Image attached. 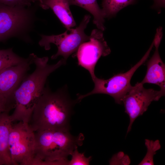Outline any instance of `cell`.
<instances>
[{
  "mask_svg": "<svg viewBox=\"0 0 165 165\" xmlns=\"http://www.w3.org/2000/svg\"><path fill=\"white\" fill-rule=\"evenodd\" d=\"M32 59L35 65V70L24 78L14 93V110L11 115L13 122L29 123L48 77L66 63L62 58L56 64H50L48 57H40L34 53Z\"/></svg>",
  "mask_w": 165,
  "mask_h": 165,
  "instance_id": "cell-2",
  "label": "cell"
},
{
  "mask_svg": "<svg viewBox=\"0 0 165 165\" xmlns=\"http://www.w3.org/2000/svg\"><path fill=\"white\" fill-rule=\"evenodd\" d=\"M154 3L152 7L158 10L161 8L164 7L165 0H153Z\"/></svg>",
  "mask_w": 165,
  "mask_h": 165,
  "instance_id": "cell-21",
  "label": "cell"
},
{
  "mask_svg": "<svg viewBox=\"0 0 165 165\" xmlns=\"http://www.w3.org/2000/svg\"><path fill=\"white\" fill-rule=\"evenodd\" d=\"M68 130H45L35 132L33 165H68V156L83 144L81 134L74 136Z\"/></svg>",
  "mask_w": 165,
  "mask_h": 165,
  "instance_id": "cell-3",
  "label": "cell"
},
{
  "mask_svg": "<svg viewBox=\"0 0 165 165\" xmlns=\"http://www.w3.org/2000/svg\"><path fill=\"white\" fill-rule=\"evenodd\" d=\"M39 0H0V3L10 6H31L32 4L38 2Z\"/></svg>",
  "mask_w": 165,
  "mask_h": 165,
  "instance_id": "cell-19",
  "label": "cell"
},
{
  "mask_svg": "<svg viewBox=\"0 0 165 165\" xmlns=\"http://www.w3.org/2000/svg\"><path fill=\"white\" fill-rule=\"evenodd\" d=\"M152 42L149 48L141 59L129 70L125 73L114 75L107 79H99L96 76L92 79L94 84V89L90 92L84 95H77V100L80 102L83 98L98 94L109 95L114 98L118 104L122 103V99L132 86L131 79L138 68L146 61L154 46Z\"/></svg>",
  "mask_w": 165,
  "mask_h": 165,
  "instance_id": "cell-7",
  "label": "cell"
},
{
  "mask_svg": "<svg viewBox=\"0 0 165 165\" xmlns=\"http://www.w3.org/2000/svg\"><path fill=\"white\" fill-rule=\"evenodd\" d=\"M8 149L13 165H33L35 158V132L28 123L20 121L13 125Z\"/></svg>",
  "mask_w": 165,
  "mask_h": 165,
  "instance_id": "cell-5",
  "label": "cell"
},
{
  "mask_svg": "<svg viewBox=\"0 0 165 165\" xmlns=\"http://www.w3.org/2000/svg\"><path fill=\"white\" fill-rule=\"evenodd\" d=\"M70 5L80 6L86 10L93 16V23L98 29L103 31L105 27V18L101 9L99 7L97 0H68Z\"/></svg>",
  "mask_w": 165,
  "mask_h": 165,
  "instance_id": "cell-14",
  "label": "cell"
},
{
  "mask_svg": "<svg viewBox=\"0 0 165 165\" xmlns=\"http://www.w3.org/2000/svg\"><path fill=\"white\" fill-rule=\"evenodd\" d=\"M145 144L147 148V152L145 157L138 165H154L153 156L156 154V152L161 148L160 141L158 140L154 141L146 139Z\"/></svg>",
  "mask_w": 165,
  "mask_h": 165,
  "instance_id": "cell-17",
  "label": "cell"
},
{
  "mask_svg": "<svg viewBox=\"0 0 165 165\" xmlns=\"http://www.w3.org/2000/svg\"><path fill=\"white\" fill-rule=\"evenodd\" d=\"M90 18L89 15H85L78 27L75 29H67L62 34L56 35H41L39 45L45 50H48L50 48L51 44H55L58 50L57 53L52 56L51 59H55L61 56L66 62L68 57L76 51L81 44L90 40V35H87L84 30Z\"/></svg>",
  "mask_w": 165,
  "mask_h": 165,
  "instance_id": "cell-6",
  "label": "cell"
},
{
  "mask_svg": "<svg viewBox=\"0 0 165 165\" xmlns=\"http://www.w3.org/2000/svg\"><path fill=\"white\" fill-rule=\"evenodd\" d=\"M38 3L43 9H51L66 29L76 26L68 0H39Z\"/></svg>",
  "mask_w": 165,
  "mask_h": 165,
  "instance_id": "cell-12",
  "label": "cell"
},
{
  "mask_svg": "<svg viewBox=\"0 0 165 165\" xmlns=\"http://www.w3.org/2000/svg\"><path fill=\"white\" fill-rule=\"evenodd\" d=\"M89 41L81 44L78 49L76 57L78 65L88 70L92 79L96 75L95 68L99 59L111 53V50L105 40L102 31L94 29Z\"/></svg>",
  "mask_w": 165,
  "mask_h": 165,
  "instance_id": "cell-10",
  "label": "cell"
},
{
  "mask_svg": "<svg viewBox=\"0 0 165 165\" xmlns=\"http://www.w3.org/2000/svg\"><path fill=\"white\" fill-rule=\"evenodd\" d=\"M3 112L2 111L0 108V114H1V113H2V112Z\"/></svg>",
  "mask_w": 165,
  "mask_h": 165,
  "instance_id": "cell-22",
  "label": "cell"
},
{
  "mask_svg": "<svg viewBox=\"0 0 165 165\" xmlns=\"http://www.w3.org/2000/svg\"><path fill=\"white\" fill-rule=\"evenodd\" d=\"M162 36V28L160 27L157 29L153 41L155 51L147 63L146 73L141 82L143 84L145 83L156 84L160 87V90L165 91V65L158 50Z\"/></svg>",
  "mask_w": 165,
  "mask_h": 165,
  "instance_id": "cell-11",
  "label": "cell"
},
{
  "mask_svg": "<svg viewBox=\"0 0 165 165\" xmlns=\"http://www.w3.org/2000/svg\"><path fill=\"white\" fill-rule=\"evenodd\" d=\"M143 85L141 82H138L134 86H132L122 99L125 112L130 118L127 133L130 131L135 119L147 111L151 103L158 101L165 95L164 91L145 89Z\"/></svg>",
  "mask_w": 165,
  "mask_h": 165,
  "instance_id": "cell-9",
  "label": "cell"
},
{
  "mask_svg": "<svg viewBox=\"0 0 165 165\" xmlns=\"http://www.w3.org/2000/svg\"><path fill=\"white\" fill-rule=\"evenodd\" d=\"M33 63L31 53L23 62L0 72V106L5 111L9 112L14 108V93Z\"/></svg>",
  "mask_w": 165,
  "mask_h": 165,
  "instance_id": "cell-8",
  "label": "cell"
},
{
  "mask_svg": "<svg viewBox=\"0 0 165 165\" xmlns=\"http://www.w3.org/2000/svg\"><path fill=\"white\" fill-rule=\"evenodd\" d=\"M26 59L16 54L12 48L0 50V72L8 67L22 63Z\"/></svg>",
  "mask_w": 165,
  "mask_h": 165,
  "instance_id": "cell-16",
  "label": "cell"
},
{
  "mask_svg": "<svg viewBox=\"0 0 165 165\" xmlns=\"http://www.w3.org/2000/svg\"><path fill=\"white\" fill-rule=\"evenodd\" d=\"M136 0H103L102 10L105 18H110L116 16L121 9L134 4Z\"/></svg>",
  "mask_w": 165,
  "mask_h": 165,
  "instance_id": "cell-15",
  "label": "cell"
},
{
  "mask_svg": "<svg viewBox=\"0 0 165 165\" xmlns=\"http://www.w3.org/2000/svg\"><path fill=\"white\" fill-rule=\"evenodd\" d=\"M2 165V164L1 162V161H0V165Z\"/></svg>",
  "mask_w": 165,
  "mask_h": 165,
  "instance_id": "cell-23",
  "label": "cell"
},
{
  "mask_svg": "<svg viewBox=\"0 0 165 165\" xmlns=\"http://www.w3.org/2000/svg\"><path fill=\"white\" fill-rule=\"evenodd\" d=\"M31 7H12L0 3V42L13 37L23 39L35 21L34 10Z\"/></svg>",
  "mask_w": 165,
  "mask_h": 165,
  "instance_id": "cell-4",
  "label": "cell"
},
{
  "mask_svg": "<svg viewBox=\"0 0 165 165\" xmlns=\"http://www.w3.org/2000/svg\"><path fill=\"white\" fill-rule=\"evenodd\" d=\"M110 165H129L130 163L129 156L123 152H119L114 155L109 161Z\"/></svg>",
  "mask_w": 165,
  "mask_h": 165,
  "instance_id": "cell-20",
  "label": "cell"
},
{
  "mask_svg": "<svg viewBox=\"0 0 165 165\" xmlns=\"http://www.w3.org/2000/svg\"><path fill=\"white\" fill-rule=\"evenodd\" d=\"M78 146H76L71 155V159L69 161L68 165H89L92 159L90 156L86 157L84 153H79L78 149Z\"/></svg>",
  "mask_w": 165,
  "mask_h": 165,
  "instance_id": "cell-18",
  "label": "cell"
},
{
  "mask_svg": "<svg viewBox=\"0 0 165 165\" xmlns=\"http://www.w3.org/2000/svg\"><path fill=\"white\" fill-rule=\"evenodd\" d=\"M78 102L68 94L66 87L53 92L48 86L36 104L29 124L34 132L45 130H70L73 109Z\"/></svg>",
  "mask_w": 165,
  "mask_h": 165,
  "instance_id": "cell-1",
  "label": "cell"
},
{
  "mask_svg": "<svg viewBox=\"0 0 165 165\" xmlns=\"http://www.w3.org/2000/svg\"><path fill=\"white\" fill-rule=\"evenodd\" d=\"M13 122L9 112L0 114V161L2 165H13L9 151L8 141Z\"/></svg>",
  "mask_w": 165,
  "mask_h": 165,
  "instance_id": "cell-13",
  "label": "cell"
}]
</instances>
